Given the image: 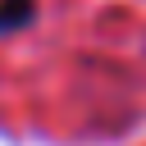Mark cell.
Here are the masks:
<instances>
[{"instance_id": "6da1fadb", "label": "cell", "mask_w": 146, "mask_h": 146, "mask_svg": "<svg viewBox=\"0 0 146 146\" xmlns=\"http://www.w3.org/2000/svg\"><path fill=\"white\" fill-rule=\"evenodd\" d=\"M36 18V0H0V32H18Z\"/></svg>"}]
</instances>
